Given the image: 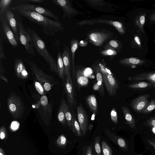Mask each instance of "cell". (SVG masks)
I'll list each match as a JSON object with an SVG mask.
<instances>
[{
	"label": "cell",
	"instance_id": "41",
	"mask_svg": "<svg viewBox=\"0 0 155 155\" xmlns=\"http://www.w3.org/2000/svg\"><path fill=\"white\" fill-rule=\"evenodd\" d=\"M0 57L1 59H6L4 50L3 39L1 36L0 37Z\"/></svg>",
	"mask_w": 155,
	"mask_h": 155
},
{
	"label": "cell",
	"instance_id": "57",
	"mask_svg": "<svg viewBox=\"0 0 155 155\" xmlns=\"http://www.w3.org/2000/svg\"><path fill=\"white\" fill-rule=\"evenodd\" d=\"M154 140V142H155V140Z\"/></svg>",
	"mask_w": 155,
	"mask_h": 155
},
{
	"label": "cell",
	"instance_id": "46",
	"mask_svg": "<svg viewBox=\"0 0 155 155\" xmlns=\"http://www.w3.org/2000/svg\"><path fill=\"white\" fill-rule=\"evenodd\" d=\"M6 136V133L5 127H1L0 129V138L1 139H5Z\"/></svg>",
	"mask_w": 155,
	"mask_h": 155
},
{
	"label": "cell",
	"instance_id": "2",
	"mask_svg": "<svg viewBox=\"0 0 155 155\" xmlns=\"http://www.w3.org/2000/svg\"><path fill=\"white\" fill-rule=\"evenodd\" d=\"M27 31L32 38L37 51L48 63L51 71L58 76L57 62L48 51L44 41L34 30L28 28Z\"/></svg>",
	"mask_w": 155,
	"mask_h": 155
},
{
	"label": "cell",
	"instance_id": "54",
	"mask_svg": "<svg viewBox=\"0 0 155 155\" xmlns=\"http://www.w3.org/2000/svg\"><path fill=\"white\" fill-rule=\"evenodd\" d=\"M94 127L92 124H90L88 127V129L90 130H91Z\"/></svg>",
	"mask_w": 155,
	"mask_h": 155
},
{
	"label": "cell",
	"instance_id": "26",
	"mask_svg": "<svg viewBox=\"0 0 155 155\" xmlns=\"http://www.w3.org/2000/svg\"><path fill=\"white\" fill-rule=\"evenodd\" d=\"M73 113V118L71 124V129L74 135L77 137H81L82 134L79 124L78 122L74 112Z\"/></svg>",
	"mask_w": 155,
	"mask_h": 155
},
{
	"label": "cell",
	"instance_id": "16",
	"mask_svg": "<svg viewBox=\"0 0 155 155\" xmlns=\"http://www.w3.org/2000/svg\"><path fill=\"white\" fill-rule=\"evenodd\" d=\"M105 130L107 137L115 144L124 150H128L127 145L124 139L110 132L108 129Z\"/></svg>",
	"mask_w": 155,
	"mask_h": 155
},
{
	"label": "cell",
	"instance_id": "43",
	"mask_svg": "<svg viewBox=\"0 0 155 155\" xmlns=\"http://www.w3.org/2000/svg\"><path fill=\"white\" fill-rule=\"evenodd\" d=\"M87 2L88 3L94 6L101 5L104 4L103 1L102 0H88Z\"/></svg>",
	"mask_w": 155,
	"mask_h": 155
},
{
	"label": "cell",
	"instance_id": "42",
	"mask_svg": "<svg viewBox=\"0 0 155 155\" xmlns=\"http://www.w3.org/2000/svg\"><path fill=\"white\" fill-rule=\"evenodd\" d=\"M145 125L155 127V116L152 117L145 122Z\"/></svg>",
	"mask_w": 155,
	"mask_h": 155
},
{
	"label": "cell",
	"instance_id": "34",
	"mask_svg": "<svg viewBox=\"0 0 155 155\" xmlns=\"http://www.w3.org/2000/svg\"><path fill=\"white\" fill-rule=\"evenodd\" d=\"M101 143L103 155H113L112 151L106 142L102 140Z\"/></svg>",
	"mask_w": 155,
	"mask_h": 155
},
{
	"label": "cell",
	"instance_id": "5",
	"mask_svg": "<svg viewBox=\"0 0 155 155\" xmlns=\"http://www.w3.org/2000/svg\"><path fill=\"white\" fill-rule=\"evenodd\" d=\"M7 103L8 110L13 118L17 119L21 118L25 108L20 97L11 93L7 100Z\"/></svg>",
	"mask_w": 155,
	"mask_h": 155
},
{
	"label": "cell",
	"instance_id": "9",
	"mask_svg": "<svg viewBox=\"0 0 155 155\" xmlns=\"http://www.w3.org/2000/svg\"><path fill=\"white\" fill-rule=\"evenodd\" d=\"M52 1L55 5L62 9L64 12V18L66 17L70 18L71 16L78 13V12L72 7L71 3L69 0H53Z\"/></svg>",
	"mask_w": 155,
	"mask_h": 155
},
{
	"label": "cell",
	"instance_id": "32",
	"mask_svg": "<svg viewBox=\"0 0 155 155\" xmlns=\"http://www.w3.org/2000/svg\"><path fill=\"white\" fill-rule=\"evenodd\" d=\"M100 140L101 138L99 136H97L95 137L93 144L95 155H102Z\"/></svg>",
	"mask_w": 155,
	"mask_h": 155
},
{
	"label": "cell",
	"instance_id": "51",
	"mask_svg": "<svg viewBox=\"0 0 155 155\" xmlns=\"http://www.w3.org/2000/svg\"><path fill=\"white\" fill-rule=\"evenodd\" d=\"M140 21L141 24H144L145 22V18L144 16L142 15L140 16Z\"/></svg>",
	"mask_w": 155,
	"mask_h": 155
},
{
	"label": "cell",
	"instance_id": "36",
	"mask_svg": "<svg viewBox=\"0 0 155 155\" xmlns=\"http://www.w3.org/2000/svg\"><path fill=\"white\" fill-rule=\"evenodd\" d=\"M155 109V100L152 99L149 103L147 106L142 112L143 114H148L150 113Z\"/></svg>",
	"mask_w": 155,
	"mask_h": 155
},
{
	"label": "cell",
	"instance_id": "11",
	"mask_svg": "<svg viewBox=\"0 0 155 155\" xmlns=\"http://www.w3.org/2000/svg\"><path fill=\"white\" fill-rule=\"evenodd\" d=\"M105 23L111 25L114 27L117 31L121 33L124 32L122 24L120 22L111 20L97 19L93 20H84L77 23L80 25H92L94 23Z\"/></svg>",
	"mask_w": 155,
	"mask_h": 155
},
{
	"label": "cell",
	"instance_id": "55",
	"mask_svg": "<svg viewBox=\"0 0 155 155\" xmlns=\"http://www.w3.org/2000/svg\"><path fill=\"white\" fill-rule=\"evenodd\" d=\"M152 130L153 132L155 134V127H153L152 129Z\"/></svg>",
	"mask_w": 155,
	"mask_h": 155
},
{
	"label": "cell",
	"instance_id": "8",
	"mask_svg": "<svg viewBox=\"0 0 155 155\" xmlns=\"http://www.w3.org/2000/svg\"><path fill=\"white\" fill-rule=\"evenodd\" d=\"M77 114L82 136H84L88 128V121L87 115L81 103L77 107Z\"/></svg>",
	"mask_w": 155,
	"mask_h": 155
},
{
	"label": "cell",
	"instance_id": "6",
	"mask_svg": "<svg viewBox=\"0 0 155 155\" xmlns=\"http://www.w3.org/2000/svg\"><path fill=\"white\" fill-rule=\"evenodd\" d=\"M17 23L20 41L28 54L35 55L34 45L31 37L21 22L18 21Z\"/></svg>",
	"mask_w": 155,
	"mask_h": 155
},
{
	"label": "cell",
	"instance_id": "40",
	"mask_svg": "<svg viewBox=\"0 0 155 155\" xmlns=\"http://www.w3.org/2000/svg\"><path fill=\"white\" fill-rule=\"evenodd\" d=\"M35 88L38 93L41 94H43L44 93V88L41 84L38 81H34Z\"/></svg>",
	"mask_w": 155,
	"mask_h": 155
},
{
	"label": "cell",
	"instance_id": "53",
	"mask_svg": "<svg viewBox=\"0 0 155 155\" xmlns=\"http://www.w3.org/2000/svg\"><path fill=\"white\" fill-rule=\"evenodd\" d=\"M0 155H5L3 150L1 147L0 148Z\"/></svg>",
	"mask_w": 155,
	"mask_h": 155
},
{
	"label": "cell",
	"instance_id": "52",
	"mask_svg": "<svg viewBox=\"0 0 155 155\" xmlns=\"http://www.w3.org/2000/svg\"><path fill=\"white\" fill-rule=\"evenodd\" d=\"M134 39L135 42L136 43H137V44L138 45H140V40H139V38L138 37H137V36L135 37L134 38Z\"/></svg>",
	"mask_w": 155,
	"mask_h": 155
},
{
	"label": "cell",
	"instance_id": "44",
	"mask_svg": "<svg viewBox=\"0 0 155 155\" xmlns=\"http://www.w3.org/2000/svg\"><path fill=\"white\" fill-rule=\"evenodd\" d=\"M20 126L19 123L17 121H13L12 122L10 125V129L13 131L18 130Z\"/></svg>",
	"mask_w": 155,
	"mask_h": 155
},
{
	"label": "cell",
	"instance_id": "20",
	"mask_svg": "<svg viewBox=\"0 0 155 155\" xmlns=\"http://www.w3.org/2000/svg\"><path fill=\"white\" fill-rule=\"evenodd\" d=\"M122 110L126 123L131 127L135 130L136 125L134 118L128 107L123 106Z\"/></svg>",
	"mask_w": 155,
	"mask_h": 155
},
{
	"label": "cell",
	"instance_id": "28",
	"mask_svg": "<svg viewBox=\"0 0 155 155\" xmlns=\"http://www.w3.org/2000/svg\"><path fill=\"white\" fill-rule=\"evenodd\" d=\"M40 103L45 114L51 112L52 108L48 102V99L46 96L44 95L41 97Z\"/></svg>",
	"mask_w": 155,
	"mask_h": 155
},
{
	"label": "cell",
	"instance_id": "30",
	"mask_svg": "<svg viewBox=\"0 0 155 155\" xmlns=\"http://www.w3.org/2000/svg\"><path fill=\"white\" fill-rule=\"evenodd\" d=\"M65 116L67 125L69 129H71L73 113L71 111L69 106L67 104L65 107Z\"/></svg>",
	"mask_w": 155,
	"mask_h": 155
},
{
	"label": "cell",
	"instance_id": "23",
	"mask_svg": "<svg viewBox=\"0 0 155 155\" xmlns=\"http://www.w3.org/2000/svg\"><path fill=\"white\" fill-rule=\"evenodd\" d=\"M86 101L90 110L94 114H96L97 111V104L95 95H88L86 98Z\"/></svg>",
	"mask_w": 155,
	"mask_h": 155
},
{
	"label": "cell",
	"instance_id": "38",
	"mask_svg": "<svg viewBox=\"0 0 155 155\" xmlns=\"http://www.w3.org/2000/svg\"><path fill=\"white\" fill-rule=\"evenodd\" d=\"M101 54L103 56H114L117 54V52L114 50L111 49H107L102 51Z\"/></svg>",
	"mask_w": 155,
	"mask_h": 155
},
{
	"label": "cell",
	"instance_id": "29",
	"mask_svg": "<svg viewBox=\"0 0 155 155\" xmlns=\"http://www.w3.org/2000/svg\"><path fill=\"white\" fill-rule=\"evenodd\" d=\"M12 0H1L0 1V20L3 17V15L11 4Z\"/></svg>",
	"mask_w": 155,
	"mask_h": 155
},
{
	"label": "cell",
	"instance_id": "33",
	"mask_svg": "<svg viewBox=\"0 0 155 155\" xmlns=\"http://www.w3.org/2000/svg\"><path fill=\"white\" fill-rule=\"evenodd\" d=\"M119 63L123 65L138 64H140L141 62L140 61L135 58H130L122 59L119 61Z\"/></svg>",
	"mask_w": 155,
	"mask_h": 155
},
{
	"label": "cell",
	"instance_id": "49",
	"mask_svg": "<svg viewBox=\"0 0 155 155\" xmlns=\"http://www.w3.org/2000/svg\"><path fill=\"white\" fill-rule=\"evenodd\" d=\"M87 44L86 41H80L79 44L82 47L86 46Z\"/></svg>",
	"mask_w": 155,
	"mask_h": 155
},
{
	"label": "cell",
	"instance_id": "45",
	"mask_svg": "<svg viewBox=\"0 0 155 155\" xmlns=\"http://www.w3.org/2000/svg\"><path fill=\"white\" fill-rule=\"evenodd\" d=\"M29 74L27 71L24 65L21 74L20 79H24L27 78Z\"/></svg>",
	"mask_w": 155,
	"mask_h": 155
},
{
	"label": "cell",
	"instance_id": "14",
	"mask_svg": "<svg viewBox=\"0 0 155 155\" xmlns=\"http://www.w3.org/2000/svg\"><path fill=\"white\" fill-rule=\"evenodd\" d=\"M0 22L2 24L3 31L9 42L13 46L17 47L18 44L15 36L3 16L0 20Z\"/></svg>",
	"mask_w": 155,
	"mask_h": 155
},
{
	"label": "cell",
	"instance_id": "15",
	"mask_svg": "<svg viewBox=\"0 0 155 155\" xmlns=\"http://www.w3.org/2000/svg\"><path fill=\"white\" fill-rule=\"evenodd\" d=\"M66 81L64 84V88L68 100L71 105L75 104L74 89L71 75L66 76Z\"/></svg>",
	"mask_w": 155,
	"mask_h": 155
},
{
	"label": "cell",
	"instance_id": "31",
	"mask_svg": "<svg viewBox=\"0 0 155 155\" xmlns=\"http://www.w3.org/2000/svg\"><path fill=\"white\" fill-rule=\"evenodd\" d=\"M153 84L151 82L145 81H141L138 83L130 84L128 87L132 89L143 88L153 85Z\"/></svg>",
	"mask_w": 155,
	"mask_h": 155
},
{
	"label": "cell",
	"instance_id": "37",
	"mask_svg": "<svg viewBox=\"0 0 155 155\" xmlns=\"http://www.w3.org/2000/svg\"><path fill=\"white\" fill-rule=\"evenodd\" d=\"M119 46V45L117 41L115 40L110 41L105 46L106 49H111L114 50L117 49Z\"/></svg>",
	"mask_w": 155,
	"mask_h": 155
},
{
	"label": "cell",
	"instance_id": "7",
	"mask_svg": "<svg viewBox=\"0 0 155 155\" xmlns=\"http://www.w3.org/2000/svg\"><path fill=\"white\" fill-rule=\"evenodd\" d=\"M13 10H25L35 12L45 16L52 18L55 21L60 22L58 17L51 11L46 8L34 4H22L12 8Z\"/></svg>",
	"mask_w": 155,
	"mask_h": 155
},
{
	"label": "cell",
	"instance_id": "25",
	"mask_svg": "<svg viewBox=\"0 0 155 155\" xmlns=\"http://www.w3.org/2000/svg\"><path fill=\"white\" fill-rule=\"evenodd\" d=\"M83 74V71L80 70L77 71L76 74L77 83L81 87L86 86L89 83L88 78Z\"/></svg>",
	"mask_w": 155,
	"mask_h": 155
},
{
	"label": "cell",
	"instance_id": "19",
	"mask_svg": "<svg viewBox=\"0 0 155 155\" xmlns=\"http://www.w3.org/2000/svg\"><path fill=\"white\" fill-rule=\"evenodd\" d=\"M94 69L96 73L97 82L94 84V86L99 89V93L102 96H104V93L102 75L98 65L95 67Z\"/></svg>",
	"mask_w": 155,
	"mask_h": 155
},
{
	"label": "cell",
	"instance_id": "56",
	"mask_svg": "<svg viewBox=\"0 0 155 155\" xmlns=\"http://www.w3.org/2000/svg\"><path fill=\"white\" fill-rule=\"evenodd\" d=\"M137 155H143L142 154H138Z\"/></svg>",
	"mask_w": 155,
	"mask_h": 155
},
{
	"label": "cell",
	"instance_id": "4",
	"mask_svg": "<svg viewBox=\"0 0 155 155\" xmlns=\"http://www.w3.org/2000/svg\"><path fill=\"white\" fill-rule=\"evenodd\" d=\"M98 66L102 74L103 80L107 91L110 96L116 94L119 85L115 78L110 70L106 68L103 64L100 63Z\"/></svg>",
	"mask_w": 155,
	"mask_h": 155
},
{
	"label": "cell",
	"instance_id": "1",
	"mask_svg": "<svg viewBox=\"0 0 155 155\" xmlns=\"http://www.w3.org/2000/svg\"><path fill=\"white\" fill-rule=\"evenodd\" d=\"M22 16L31 21L41 26L43 32L46 35L53 36L64 29L61 23L51 20L38 13L25 10H18Z\"/></svg>",
	"mask_w": 155,
	"mask_h": 155
},
{
	"label": "cell",
	"instance_id": "10",
	"mask_svg": "<svg viewBox=\"0 0 155 155\" xmlns=\"http://www.w3.org/2000/svg\"><path fill=\"white\" fill-rule=\"evenodd\" d=\"M149 94L142 95L134 99L130 103L133 110L138 113H142L149 104Z\"/></svg>",
	"mask_w": 155,
	"mask_h": 155
},
{
	"label": "cell",
	"instance_id": "39",
	"mask_svg": "<svg viewBox=\"0 0 155 155\" xmlns=\"http://www.w3.org/2000/svg\"><path fill=\"white\" fill-rule=\"evenodd\" d=\"M110 117L112 121L115 124L118 123V115L116 109L113 108L110 112Z\"/></svg>",
	"mask_w": 155,
	"mask_h": 155
},
{
	"label": "cell",
	"instance_id": "35",
	"mask_svg": "<svg viewBox=\"0 0 155 155\" xmlns=\"http://www.w3.org/2000/svg\"><path fill=\"white\" fill-rule=\"evenodd\" d=\"M56 143L60 147H65L67 144V139L63 134L61 135L57 139Z\"/></svg>",
	"mask_w": 155,
	"mask_h": 155
},
{
	"label": "cell",
	"instance_id": "13",
	"mask_svg": "<svg viewBox=\"0 0 155 155\" xmlns=\"http://www.w3.org/2000/svg\"><path fill=\"white\" fill-rule=\"evenodd\" d=\"M5 15L7 19L12 30L17 40L20 41L18 33L17 22L16 20L15 16L9 9L8 8L5 12Z\"/></svg>",
	"mask_w": 155,
	"mask_h": 155
},
{
	"label": "cell",
	"instance_id": "3",
	"mask_svg": "<svg viewBox=\"0 0 155 155\" xmlns=\"http://www.w3.org/2000/svg\"><path fill=\"white\" fill-rule=\"evenodd\" d=\"M25 61L29 65L33 77L41 84L45 91H49L51 87L57 84V82L53 77L45 73L35 63L27 58L25 59Z\"/></svg>",
	"mask_w": 155,
	"mask_h": 155
},
{
	"label": "cell",
	"instance_id": "47",
	"mask_svg": "<svg viewBox=\"0 0 155 155\" xmlns=\"http://www.w3.org/2000/svg\"><path fill=\"white\" fill-rule=\"evenodd\" d=\"M92 147L91 145L89 146L87 149L85 155H93L92 153Z\"/></svg>",
	"mask_w": 155,
	"mask_h": 155
},
{
	"label": "cell",
	"instance_id": "12",
	"mask_svg": "<svg viewBox=\"0 0 155 155\" xmlns=\"http://www.w3.org/2000/svg\"><path fill=\"white\" fill-rule=\"evenodd\" d=\"M110 35L108 33L94 32L89 34L88 38L90 43L96 46H100L109 38Z\"/></svg>",
	"mask_w": 155,
	"mask_h": 155
},
{
	"label": "cell",
	"instance_id": "48",
	"mask_svg": "<svg viewBox=\"0 0 155 155\" xmlns=\"http://www.w3.org/2000/svg\"><path fill=\"white\" fill-rule=\"evenodd\" d=\"M44 1L43 0H27L26 2H35L37 3H41Z\"/></svg>",
	"mask_w": 155,
	"mask_h": 155
},
{
	"label": "cell",
	"instance_id": "22",
	"mask_svg": "<svg viewBox=\"0 0 155 155\" xmlns=\"http://www.w3.org/2000/svg\"><path fill=\"white\" fill-rule=\"evenodd\" d=\"M79 43L77 39H72L71 41L70 47L71 54V60L72 67V72L74 77H75L74 55L78 47Z\"/></svg>",
	"mask_w": 155,
	"mask_h": 155
},
{
	"label": "cell",
	"instance_id": "17",
	"mask_svg": "<svg viewBox=\"0 0 155 155\" xmlns=\"http://www.w3.org/2000/svg\"><path fill=\"white\" fill-rule=\"evenodd\" d=\"M61 56L64 65V75H71V56L68 46L64 48Z\"/></svg>",
	"mask_w": 155,
	"mask_h": 155
},
{
	"label": "cell",
	"instance_id": "27",
	"mask_svg": "<svg viewBox=\"0 0 155 155\" xmlns=\"http://www.w3.org/2000/svg\"><path fill=\"white\" fill-rule=\"evenodd\" d=\"M24 64L22 60L20 58H16L14 64V68L15 74L18 78H20L21 73Z\"/></svg>",
	"mask_w": 155,
	"mask_h": 155
},
{
	"label": "cell",
	"instance_id": "18",
	"mask_svg": "<svg viewBox=\"0 0 155 155\" xmlns=\"http://www.w3.org/2000/svg\"><path fill=\"white\" fill-rule=\"evenodd\" d=\"M129 80L134 81L146 80L155 86V72L141 73L129 78Z\"/></svg>",
	"mask_w": 155,
	"mask_h": 155
},
{
	"label": "cell",
	"instance_id": "21",
	"mask_svg": "<svg viewBox=\"0 0 155 155\" xmlns=\"http://www.w3.org/2000/svg\"><path fill=\"white\" fill-rule=\"evenodd\" d=\"M67 103L63 98L61 99L58 111L57 117L59 121L62 124H65L66 120L65 116V110Z\"/></svg>",
	"mask_w": 155,
	"mask_h": 155
},
{
	"label": "cell",
	"instance_id": "24",
	"mask_svg": "<svg viewBox=\"0 0 155 155\" xmlns=\"http://www.w3.org/2000/svg\"><path fill=\"white\" fill-rule=\"evenodd\" d=\"M57 67L58 76L62 80L64 79V67L61 52L59 51L58 53L57 60Z\"/></svg>",
	"mask_w": 155,
	"mask_h": 155
},
{
	"label": "cell",
	"instance_id": "50",
	"mask_svg": "<svg viewBox=\"0 0 155 155\" xmlns=\"http://www.w3.org/2000/svg\"><path fill=\"white\" fill-rule=\"evenodd\" d=\"M147 141L148 143L152 146L155 149V142L148 139H147Z\"/></svg>",
	"mask_w": 155,
	"mask_h": 155
}]
</instances>
